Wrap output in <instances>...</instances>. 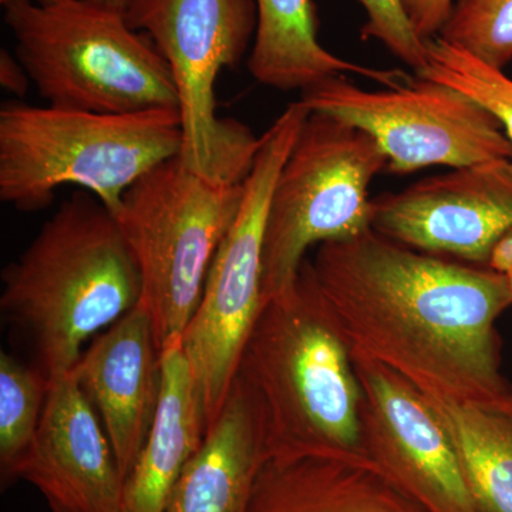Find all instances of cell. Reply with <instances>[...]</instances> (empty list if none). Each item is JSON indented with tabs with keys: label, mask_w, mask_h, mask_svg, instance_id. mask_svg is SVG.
<instances>
[{
	"label": "cell",
	"mask_w": 512,
	"mask_h": 512,
	"mask_svg": "<svg viewBox=\"0 0 512 512\" xmlns=\"http://www.w3.org/2000/svg\"><path fill=\"white\" fill-rule=\"evenodd\" d=\"M309 113L301 100L295 101L262 134L254 167L244 181L241 208L222 239L197 311L181 339L204 402L207 430L227 402L245 343L261 311L272 191Z\"/></svg>",
	"instance_id": "9c48e42d"
},
{
	"label": "cell",
	"mask_w": 512,
	"mask_h": 512,
	"mask_svg": "<svg viewBox=\"0 0 512 512\" xmlns=\"http://www.w3.org/2000/svg\"><path fill=\"white\" fill-rule=\"evenodd\" d=\"M416 76L453 87L500 120L512 143V79L437 36L427 42V64Z\"/></svg>",
	"instance_id": "44dd1931"
},
{
	"label": "cell",
	"mask_w": 512,
	"mask_h": 512,
	"mask_svg": "<svg viewBox=\"0 0 512 512\" xmlns=\"http://www.w3.org/2000/svg\"><path fill=\"white\" fill-rule=\"evenodd\" d=\"M366 12L363 40H377L400 62L420 73L427 64L424 42L407 18L402 0H357Z\"/></svg>",
	"instance_id": "603a6c76"
},
{
	"label": "cell",
	"mask_w": 512,
	"mask_h": 512,
	"mask_svg": "<svg viewBox=\"0 0 512 512\" xmlns=\"http://www.w3.org/2000/svg\"><path fill=\"white\" fill-rule=\"evenodd\" d=\"M352 363L367 456L427 512H481L423 394L380 363L363 357H352Z\"/></svg>",
	"instance_id": "8fae6325"
},
{
	"label": "cell",
	"mask_w": 512,
	"mask_h": 512,
	"mask_svg": "<svg viewBox=\"0 0 512 512\" xmlns=\"http://www.w3.org/2000/svg\"><path fill=\"white\" fill-rule=\"evenodd\" d=\"M508 278H510V282H511V286H512V274L510 276H508Z\"/></svg>",
	"instance_id": "f1b7e54d"
},
{
	"label": "cell",
	"mask_w": 512,
	"mask_h": 512,
	"mask_svg": "<svg viewBox=\"0 0 512 512\" xmlns=\"http://www.w3.org/2000/svg\"><path fill=\"white\" fill-rule=\"evenodd\" d=\"M402 3L417 35L429 42L446 25L454 0H402Z\"/></svg>",
	"instance_id": "cb8c5ba5"
},
{
	"label": "cell",
	"mask_w": 512,
	"mask_h": 512,
	"mask_svg": "<svg viewBox=\"0 0 512 512\" xmlns=\"http://www.w3.org/2000/svg\"><path fill=\"white\" fill-rule=\"evenodd\" d=\"M247 512H427L365 454L262 458Z\"/></svg>",
	"instance_id": "9a60e30c"
},
{
	"label": "cell",
	"mask_w": 512,
	"mask_h": 512,
	"mask_svg": "<svg viewBox=\"0 0 512 512\" xmlns=\"http://www.w3.org/2000/svg\"><path fill=\"white\" fill-rule=\"evenodd\" d=\"M32 484L50 512H121L124 478L92 403L72 375L52 380L32 443L6 478Z\"/></svg>",
	"instance_id": "4fadbf2b"
},
{
	"label": "cell",
	"mask_w": 512,
	"mask_h": 512,
	"mask_svg": "<svg viewBox=\"0 0 512 512\" xmlns=\"http://www.w3.org/2000/svg\"><path fill=\"white\" fill-rule=\"evenodd\" d=\"M237 376L254 403L262 458L367 456L352 357L308 262L295 285L262 303Z\"/></svg>",
	"instance_id": "7a4b0ae2"
},
{
	"label": "cell",
	"mask_w": 512,
	"mask_h": 512,
	"mask_svg": "<svg viewBox=\"0 0 512 512\" xmlns=\"http://www.w3.org/2000/svg\"><path fill=\"white\" fill-rule=\"evenodd\" d=\"M70 375L96 410L126 480L160 402L161 352L146 309L137 305L99 333Z\"/></svg>",
	"instance_id": "5bb4252c"
},
{
	"label": "cell",
	"mask_w": 512,
	"mask_h": 512,
	"mask_svg": "<svg viewBox=\"0 0 512 512\" xmlns=\"http://www.w3.org/2000/svg\"><path fill=\"white\" fill-rule=\"evenodd\" d=\"M386 168L366 131L332 114L309 113L272 191L262 303L295 285L313 245L372 229L369 187Z\"/></svg>",
	"instance_id": "ba28073f"
},
{
	"label": "cell",
	"mask_w": 512,
	"mask_h": 512,
	"mask_svg": "<svg viewBox=\"0 0 512 512\" xmlns=\"http://www.w3.org/2000/svg\"><path fill=\"white\" fill-rule=\"evenodd\" d=\"M33 2H37V3H47V2H53V0H33Z\"/></svg>",
	"instance_id": "83f0119b"
},
{
	"label": "cell",
	"mask_w": 512,
	"mask_h": 512,
	"mask_svg": "<svg viewBox=\"0 0 512 512\" xmlns=\"http://www.w3.org/2000/svg\"><path fill=\"white\" fill-rule=\"evenodd\" d=\"M244 183L222 184L175 157L124 192L114 217L140 271L141 298L158 350L183 339L212 261L237 218Z\"/></svg>",
	"instance_id": "8992f818"
},
{
	"label": "cell",
	"mask_w": 512,
	"mask_h": 512,
	"mask_svg": "<svg viewBox=\"0 0 512 512\" xmlns=\"http://www.w3.org/2000/svg\"><path fill=\"white\" fill-rule=\"evenodd\" d=\"M126 18L146 33L173 74L183 130L181 163L211 181L242 184L261 137L217 113L215 84L255 37V0H133Z\"/></svg>",
	"instance_id": "52a82bcc"
},
{
	"label": "cell",
	"mask_w": 512,
	"mask_h": 512,
	"mask_svg": "<svg viewBox=\"0 0 512 512\" xmlns=\"http://www.w3.org/2000/svg\"><path fill=\"white\" fill-rule=\"evenodd\" d=\"M0 308L29 330L37 369L69 375L87 340L110 328L141 298L140 271L119 221L79 190L2 274Z\"/></svg>",
	"instance_id": "3957f363"
},
{
	"label": "cell",
	"mask_w": 512,
	"mask_h": 512,
	"mask_svg": "<svg viewBox=\"0 0 512 512\" xmlns=\"http://www.w3.org/2000/svg\"><path fill=\"white\" fill-rule=\"evenodd\" d=\"M96 5L103 6V8L117 10V12L126 13L128 6L131 5L133 0H90Z\"/></svg>",
	"instance_id": "4316f807"
},
{
	"label": "cell",
	"mask_w": 512,
	"mask_h": 512,
	"mask_svg": "<svg viewBox=\"0 0 512 512\" xmlns=\"http://www.w3.org/2000/svg\"><path fill=\"white\" fill-rule=\"evenodd\" d=\"M207 433L204 402L181 339L161 350L156 419L123 488V511L165 512Z\"/></svg>",
	"instance_id": "2e32d148"
},
{
	"label": "cell",
	"mask_w": 512,
	"mask_h": 512,
	"mask_svg": "<svg viewBox=\"0 0 512 512\" xmlns=\"http://www.w3.org/2000/svg\"><path fill=\"white\" fill-rule=\"evenodd\" d=\"M49 379L37 367L0 355V466L8 477L19 457L32 443L43 409Z\"/></svg>",
	"instance_id": "ffe728a7"
},
{
	"label": "cell",
	"mask_w": 512,
	"mask_h": 512,
	"mask_svg": "<svg viewBox=\"0 0 512 512\" xmlns=\"http://www.w3.org/2000/svg\"><path fill=\"white\" fill-rule=\"evenodd\" d=\"M456 450L481 512H512V390L453 402L424 396Z\"/></svg>",
	"instance_id": "d6986e66"
},
{
	"label": "cell",
	"mask_w": 512,
	"mask_h": 512,
	"mask_svg": "<svg viewBox=\"0 0 512 512\" xmlns=\"http://www.w3.org/2000/svg\"><path fill=\"white\" fill-rule=\"evenodd\" d=\"M372 228L419 251L487 266L495 242L512 231V160L451 168L380 195Z\"/></svg>",
	"instance_id": "7c38bea8"
},
{
	"label": "cell",
	"mask_w": 512,
	"mask_h": 512,
	"mask_svg": "<svg viewBox=\"0 0 512 512\" xmlns=\"http://www.w3.org/2000/svg\"><path fill=\"white\" fill-rule=\"evenodd\" d=\"M306 262L350 356L386 366L430 399L468 402L512 390L495 328L512 305L507 275L373 228L320 244Z\"/></svg>",
	"instance_id": "6da1fadb"
},
{
	"label": "cell",
	"mask_w": 512,
	"mask_h": 512,
	"mask_svg": "<svg viewBox=\"0 0 512 512\" xmlns=\"http://www.w3.org/2000/svg\"><path fill=\"white\" fill-rule=\"evenodd\" d=\"M15 55L49 106L127 114L178 109L173 74L126 13L90 0H2Z\"/></svg>",
	"instance_id": "5b68a950"
},
{
	"label": "cell",
	"mask_w": 512,
	"mask_h": 512,
	"mask_svg": "<svg viewBox=\"0 0 512 512\" xmlns=\"http://www.w3.org/2000/svg\"><path fill=\"white\" fill-rule=\"evenodd\" d=\"M439 37L505 70L512 62V0H454Z\"/></svg>",
	"instance_id": "7402d4cb"
},
{
	"label": "cell",
	"mask_w": 512,
	"mask_h": 512,
	"mask_svg": "<svg viewBox=\"0 0 512 512\" xmlns=\"http://www.w3.org/2000/svg\"><path fill=\"white\" fill-rule=\"evenodd\" d=\"M181 147L173 107L104 114L9 101L0 109V200L39 211L74 185L116 215L124 192Z\"/></svg>",
	"instance_id": "277c9868"
},
{
	"label": "cell",
	"mask_w": 512,
	"mask_h": 512,
	"mask_svg": "<svg viewBox=\"0 0 512 512\" xmlns=\"http://www.w3.org/2000/svg\"><path fill=\"white\" fill-rule=\"evenodd\" d=\"M487 266L498 274L507 276L512 274V231L507 232L495 242Z\"/></svg>",
	"instance_id": "484cf974"
},
{
	"label": "cell",
	"mask_w": 512,
	"mask_h": 512,
	"mask_svg": "<svg viewBox=\"0 0 512 512\" xmlns=\"http://www.w3.org/2000/svg\"><path fill=\"white\" fill-rule=\"evenodd\" d=\"M258 23L248 59L256 82L279 92H305L330 77L355 74L383 87L412 80L403 70L377 69L336 56L320 43L312 0H255Z\"/></svg>",
	"instance_id": "e0dca14e"
},
{
	"label": "cell",
	"mask_w": 512,
	"mask_h": 512,
	"mask_svg": "<svg viewBox=\"0 0 512 512\" xmlns=\"http://www.w3.org/2000/svg\"><path fill=\"white\" fill-rule=\"evenodd\" d=\"M299 100L309 111L332 114L375 138L392 173L512 160L511 140L490 110L426 77L366 90L335 76L309 87Z\"/></svg>",
	"instance_id": "30bf717a"
},
{
	"label": "cell",
	"mask_w": 512,
	"mask_h": 512,
	"mask_svg": "<svg viewBox=\"0 0 512 512\" xmlns=\"http://www.w3.org/2000/svg\"><path fill=\"white\" fill-rule=\"evenodd\" d=\"M261 461L258 417L247 387L237 376L165 512H247Z\"/></svg>",
	"instance_id": "ac0fdd59"
},
{
	"label": "cell",
	"mask_w": 512,
	"mask_h": 512,
	"mask_svg": "<svg viewBox=\"0 0 512 512\" xmlns=\"http://www.w3.org/2000/svg\"><path fill=\"white\" fill-rule=\"evenodd\" d=\"M0 84L6 92L12 93L19 99L25 97L32 84L28 72L15 53L5 49L0 52Z\"/></svg>",
	"instance_id": "d4e9b609"
}]
</instances>
